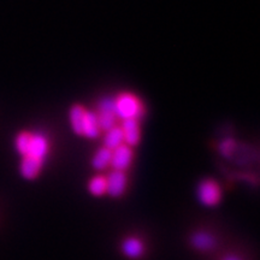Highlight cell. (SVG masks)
Returning <instances> with one entry per match:
<instances>
[{
    "label": "cell",
    "instance_id": "cell-1",
    "mask_svg": "<svg viewBox=\"0 0 260 260\" xmlns=\"http://www.w3.org/2000/svg\"><path fill=\"white\" fill-rule=\"evenodd\" d=\"M15 148L21 155L19 174L27 181L37 180L44 170L51 152L50 138L42 132L23 130L15 139Z\"/></svg>",
    "mask_w": 260,
    "mask_h": 260
},
{
    "label": "cell",
    "instance_id": "cell-2",
    "mask_svg": "<svg viewBox=\"0 0 260 260\" xmlns=\"http://www.w3.org/2000/svg\"><path fill=\"white\" fill-rule=\"evenodd\" d=\"M69 123L75 134L82 138L94 140L103 133L94 110L86 109L80 104L70 107Z\"/></svg>",
    "mask_w": 260,
    "mask_h": 260
},
{
    "label": "cell",
    "instance_id": "cell-3",
    "mask_svg": "<svg viewBox=\"0 0 260 260\" xmlns=\"http://www.w3.org/2000/svg\"><path fill=\"white\" fill-rule=\"evenodd\" d=\"M115 111L117 118L125 119H141L145 115V106L141 99L132 92H122L113 98Z\"/></svg>",
    "mask_w": 260,
    "mask_h": 260
},
{
    "label": "cell",
    "instance_id": "cell-4",
    "mask_svg": "<svg viewBox=\"0 0 260 260\" xmlns=\"http://www.w3.org/2000/svg\"><path fill=\"white\" fill-rule=\"evenodd\" d=\"M197 195L201 205L206 207H214L222 201V187L213 178H205L198 186Z\"/></svg>",
    "mask_w": 260,
    "mask_h": 260
},
{
    "label": "cell",
    "instance_id": "cell-5",
    "mask_svg": "<svg viewBox=\"0 0 260 260\" xmlns=\"http://www.w3.org/2000/svg\"><path fill=\"white\" fill-rule=\"evenodd\" d=\"M95 115L99 121V125L102 132H106L107 129L112 128L117 125L116 111H115V104H113V98H103L98 103L96 109L94 110Z\"/></svg>",
    "mask_w": 260,
    "mask_h": 260
},
{
    "label": "cell",
    "instance_id": "cell-6",
    "mask_svg": "<svg viewBox=\"0 0 260 260\" xmlns=\"http://www.w3.org/2000/svg\"><path fill=\"white\" fill-rule=\"evenodd\" d=\"M133 161H134V151L132 147L123 144L112 149L111 165H110L112 170L126 172V170L132 167Z\"/></svg>",
    "mask_w": 260,
    "mask_h": 260
},
{
    "label": "cell",
    "instance_id": "cell-7",
    "mask_svg": "<svg viewBox=\"0 0 260 260\" xmlns=\"http://www.w3.org/2000/svg\"><path fill=\"white\" fill-rule=\"evenodd\" d=\"M106 194L111 198H119L125 193L128 188V176L126 172L112 170L106 175Z\"/></svg>",
    "mask_w": 260,
    "mask_h": 260
},
{
    "label": "cell",
    "instance_id": "cell-8",
    "mask_svg": "<svg viewBox=\"0 0 260 260\" xmlns=\"http://www.w3.org/2000/svg\"><path fill=\"white\" fill-rule=\"evenodd\" d=\"M190 245L195 251L209 253L217 247V239L212 233L206 230H198L191 234Z\"/></svg>",
    "mask_w": 260,
    "mask_h": 260
},
{
    "label": "cell",
    "instance_id": "cell-9",
    "mask_svg": "<svg viewBox=\"0 0 260 260\" xmlns=\"http://www.w3.org/2000/svg\"><path fill=\"white\" fill-rule=\"evenodd\" d=\"M121 252L130 260L141 259L146 252L145 242L138 236H126L121 243Z\"/></svg>",
    "mask_w": 260,
    "mask_h": 260
},
{
    "label": "cell",
    "instance_id": "cell-10",
    "mask_svg": "<svg viewBox=\"0 0 260 260\" xmlns=\"http://www.w3.org/2000/svg\"><path fill=\"white\" fill-rule=\"evenodd\" d=\"M122 133L123 139H124V144L129 147H135L141 141V124H140V119H125L122 121Z\"/></svg>",
    "mask_w": 260,
    "mask_h": 260
},
{
    "label": "cell",
    "instance_id": "cell-11",
    "mask_svg": "<svg viewBox=\"0 0 260 260\" xmlns=\"http://www.w3.org/2000/svg\"><path fill=\"white\" fill-rule=\"evenodd\" d=\"M111 149L106 148L105 146H102L96 149L92 158V167L96 171H104L111 165Z\"/></svg>",
    "mask_w": 260,
    "mask_h": 260
},
{
    "label": "cell",
    "instance_id": "cell-12",
    "mask_svg": "<svg viewBox=\"0 0 260 260\" xmlns=\"http://www.w3.org/2000/svg\"><path fill=\"white\" fill-rule=\"evenodd\" d=\"M104 146L109 149H115L124 144V139H123V133L119 125H115L112 128L107 129L106 132H104Z\"/></svg>",
    "mask_w": 260,
    "mask_h": 260
},
{
    "label": "cell",
    "instance_id": "cell-13",
    "mask_svg": "<svg viewBox=\"0 0 260 260\" xmlns=\"http://www.w3.org/2000/svg\"><path fill=\"white\" fill-rule=\"evenodd\" d=\"M106 175L96 174L88 181V191L93 197L100 198L106 195Z\"/></svg>",
    "mask_w": 260,
    "mask_h": 260
},
{
    "label": "cell",
    "instance_id": "cell-14",
    "mask_svg": "<svg viewBox=\"0 0 260 260\" xmlns=\"http://www.w3.org/2000/svg\"><path fill=\"white\" fill-rule=\"evenodd\" d=\"M235 147H236V142L234 141L233 139L223 140V142L220 144V153L225 155V157H229V155H232L234 153Z\"/></svg>",
    "mask_w": 260,
    "mask_h": 260
},
{
    "label": "cell",
    "instance_id": "cell-15",
    "mask_svg": "<svg viewBox=\"0 0 260 260\" xmlns=\"http://www.w3.org/2000/svg\"><path fill=\"white\" fill-rule=\"evenodd\" d=\"M220 260H243L241 256L237 254H233V253H229V254H225Z\"/></svg>",
    "mask_w": 260,
    "mask_h": 260
}]
</instances>
